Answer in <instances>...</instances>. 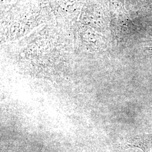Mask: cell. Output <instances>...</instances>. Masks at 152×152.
<instances>
[{"instance_id": "6da1fadb", "label": "cell", "mask_w": 152, "mask_h": 152, "mask_svg": "<svg viewBox=\"0 0 152 152\" xmlns=\"http://www.w3.org/2000/svg\"><path fill=\"white\" fill-rule=\"evenodd\" d=\"M125 148H137L144 152H152V134H142L130 138Z\"/></svg>"}]
</instances>
